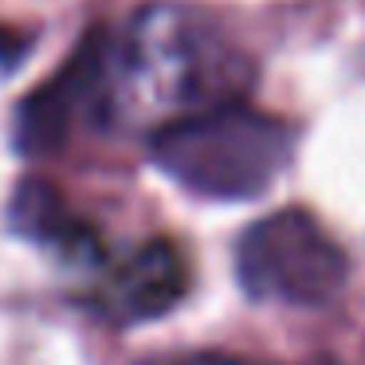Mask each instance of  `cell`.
<instances>
[{"mask_svg":"<svg viewBox=\"0 0 365 365\" xmlns=\"http://www.w3.org/2000/svg\"><path fill=\"white\" fill-rule=\"evenodd\" d=\"M236 275L252 299L322 307L346 287L349 259L307 208H283L240 236Z\"/></svg>","mask_w":365,"mask_h":365,"instance_id":"obj_3","label":"cell"},{"mask_svg":"<svg viewBox=\"0 0 365 365\" xmlns=\"http://www.w3.org/2000/svg\"><path fill=\"white\" fill-rule=\"evenodd\" d=\"M95 71L98 130L126 118L165 122L244 103L255 63L220 24L181 4H153L122 28H98L83 40Z\"/></svg>","mask_w":365,"mask_h":365,"instance_id":"obj_1","label":"cell"},{"mask_svg":"<svg viewBox=\"0 0 365 365\" xmlns=\"http://www.w3.org/2000/svg\"><path fill=\"white\" fill-rule=\"evenodd\" d=\"M294 150L287 122L244 103L212 106L153 130L150 153L177 185L208 200H252L275 185Z\"/></svg>","mask_w":365,"mask_h":365,"instance_id":"obj_2","label":"cell"},{"mask_svg":"<svg viewBox=\"0 0 365 365\" xmlns=\"http://www.w3.org/2000/svg\"><path fill=\"white\" fill-rule=\"evenodd\" d=\"M142 365H247L232 354H216V349H185V354H161V357H150Z\"/></svg>","mask_w":365,"mask_h":365,"instance_id":"obj_6","label":"cell"},{"mask_svg":"<svg viewBox=\"0 0 365 365\" xmlns=\"http://www.w3.org/2000/svg\"><path fill=\"white\" fill-rule=\"evenodd\" d=\"M189 291V263L169 240H150L118 263L106 279L103 302L118 322L161 318Z\"/></svg>","mask_w":365,"mask_h":365,"instance_id":"obj_4","label":"cell"},{"mask_svg":"<svg viewBox=\"0 0 365 365\" xmlns=\"http://www.w3.org/2000/svg\"><path fill=\"white\" fill-rule=\"evenodd\" d=\"M12 228L40 240V244H51L56 252L71 255V259H83V263L98 259L95 228L87 220H79L48 181L32 177L16 189V197H12Z\"/></svg>","mask_w":365,"mask_h":365,"instance_id":"obj_5","label":"cell"}]
</instances>
